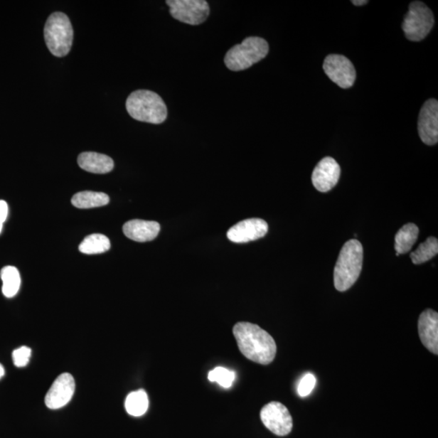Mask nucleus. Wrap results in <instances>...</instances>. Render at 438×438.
I'll use <instances>...</instances> for the list:
<instances>
[{"label":"nucleus","mask_w":438,"mask_h":438,"mask_svg":"<svg viewBox=\"0 0 438 438\" xmlns=\"http://www.w3.org/2000/svg\"><path fill=\"white\" fill-rule=\"evenodd\" d=\"M126 109L132 118L141 122L160 124L167 117V108L162 97L151 90L132 92L127 99Z\"/></svg>","instance_id":"7ed1b4c3"},{"label":"nucleus","mask_w":438,"mask_h":438,"mask_svg":"<svg viewBox=\"0 0 438 438\" xmlns=\"http://www.w3.org/2000/svg\"><path fill=\"white\" fill-rule=\"evenodd\" d=\"M9 215V206L4 201H0V225H3Z\"/></svg>","instance_id":"a878e982"},{"label":"nucleus","mask_w":438,"mask_h":438,"mask_svg":"<svg viewBox=\"0 0 438 438\" xmlns=\"http://www.w3.org/2000/svg\"><path fill=\"white\" fill-rule=\"evenodd\" d=\"M3 229V225H0V233H1Z\"/></svg>","instance_id":"c85d7f7f"},{"label":"nucleus","mask_w":438,"mask_h":438,"mask_svg":"<svg viewBox=\"0 0 438 438\" xmlns=\"http://www.w3.org/2000/svg\"><path fill=\"white\" fill-rule=\"evenodd\" d=\"M420 338L432 353L438 354V314L433 309H426L418 321Z\"/></svg>","instance_id":"4468645a"},{"label":"nucleus","mask_w":438,"mask_h":438,"mask_svg":"<svg viewBox=\"0 0 438 438\" xmlns=\"http://www.w3.org/2000/svg\"><path fill=\"white\" fill-rule=\"evenodd\" d=\"M316 384V378L313 373H308L299 381L297 392L299 396L304 397L312 393Z\"/></svg>","instance_id":"b1692460"},{"label":"nucleus","mask_w":438,"mask_h":438,"mask_svg":"<svg viewBox=\"0 0 438 438\" xmlns=\"http://www.w3.org/2000/svg\"><path fill=\"white\" fill-rule=\"evenodd\" d=\"M44 38L50 53L57 57L70 53L73 43V28L68 16L60 11L51 14L46 22Z\"/></svg>","instance_id":"39448f33"},{"label":"nucleus","mask_w":438,"mask_h":438,"mask_svg":"<svg viewBox=\"0 0 438 438\" xmlns=\"http://www.w3.org/2000/svg\"><path fill=\"white\" fill-rule=\"evenodd\" d=\"M108 195L99 192L84 191L75 194L72 204L79 209H91L105 206L109 203Z\"/></svg>","instance_id":"a211bd4d"},{"label":"nucleus","mask_w":438,"mask_h":438,"mask_svg":"<svg viewBox=\"0 0 438 438\" xmlns=\"http://www.w3.org/2000/svg\"><path fill=\"white\" fill-rule=\"evenodd\" d=\"M265 426L275 435L284 437L292 430V417L288 409L279 402H270L261 411Z\"/></svg>","instance_id":"6e6552de"},{"label":"nucleus","mask_w":438,"mask_h":438,"mask_svg":"<svg viewBox=\"0 0 438 438\" xmlns=\"http://www.w3.org/2000/svg\"><path fill=\"white\" fill-rule=\"evenodd\" d=\"M418 132L425 145H436L438 141V102L436 100L426 101L420 110Z\"/></svg>","instance_id":"9d476101"},{"label":"nucleus","mask_w":438,"mask_h":438,"mask_svg":"<svg viewBox=\"0 0 438 438\" xmlns=\"http://www.w3.org/2000/svg\"><path fill=\"white\" fill-rule=\"evenodd\" d=\"M238 348L247 359L267 365L270 364L277 353L274 339L257 325L250 322H239L233 328Z\"/></svg>","instance_id":"f257e3e1"},{"label":"nucleus","mask_w":438,"mask_h":438,"mask_svg":"<svg viewBox=\"0 0 438 438\" xmlns=\"http://www.w3.org/2000/svg\"><path fill=\"white\" fill-rule=\"evenodd\" d=\"M149 407V399L146 392L144 390L132 392L125 401L127 412L131 416L141 417L145 414Z\"/></svg>","instance_id":"aec40b11"},{"label":"nucleus","mask_w":438,"mask_h":438,"mask_svg":"<svg viewBox=\"0 0 438 438\" xmlns=\"http://www.w3.org/2000/svg\"><path fill=\"white\" fill-rule=\"evenodd\" d=\"M437 253L438 240L435 237H429L420 244L416 251L411 253V259L414 264L420 265L429 261Z\"/></svg>","instance_id":"4be33fe9"},{"label":"nucleus","mask_w":438,"mask_h":438,"mask_svg":"<svg viewBox=\"0 0 438 438\" xmlns=\"http://www.w3.org/2000/svg\"><path fill=\"white\" fill-rule=\"evenodd\" d=\"M340 173L341 169L333 158L326 157L321 159L313 172L314 186L321 193L331 191L338 183Z\"/></svg>","instance_id":"ddd939ff"},{"label":"nucleus","mask_w":438,"mask_h":438,"mask_svg":"<svg viewBox=\"0 0 438 438\" xmlns=\"http://www.w3.org/2000/svg\"><path fill=\"white\" fill-rule=\"evenodd\" d=\"M4 375V367L1 365V364H0V379H1Z\"/></svg>","instance_id":"cd10ccee"},{"label":"nucleus","mask_w":438,"mask_h":438,"mask_svg":"<svg viewBox=\"0 0 438 438\" xmlns=\"http://www.w3.org/2000/svg\"><path fill=\"white\" fill-rule=\"evenodd\" d=\"M173 18L191 26L203 24L210 15L208 3L204 0H167Z\"/></svg>","instance_id":"0eeeda50"},{"label":"nucleus","mask_w":438,"mask_h":438,"mask_svg":"<svg viewBox=\"0 0 438 438\" xmlns=\"http://www.w3.org/2000/svg\"><path fill=\"white\" fill-rule=\"evenodd\" d=\"M31 356V349L27 347H21L16 349L13 353V360L16 367L22 368L28 365Z\"/></svg>","instance_id":"393cba45"},{"label":"nucleus","mask_w":438,"mask_h":438,"mask_svg":"<svg viewBox=\"0 0 438 438\" xmlns=\"http://www.w3.org/2000/svg\"><path fill=\"white\" fill-rule=\"evenodd\" d=\"M268 53L269 44L266 40L249 37L228 51L224 58L225 65L230 71H243L263 60Z\"/></svg>","instance_id":"20e7f679"},{"label":"nucleus","mask_w":438,"mask_h":438,"mask_svg":"<svg viewBox=\"0 0 438 438\" xmlns=\"http://www.w3.org/2000/svg\"><path fill=\"white\" fill-rule=\"evenodd\" d=\"M351 3L356 6H363L367 4L368 1H366V0H353Z\"/></svg>","instance_id":"bb28decb"},{"label":"nucleus","mask_w":438,"mask_h":438,"mask_svg":"<svg viewBox=\"0 0 438 438\" xmlns=\"http://www.w3.org/2000/svg\"><path fill=\"white\" fill-rule=\"evenodd\" d=\"M419 235V228L416 224L405 225L395 235V250L399 255H405L412 250L416 243Z\"/></svg>","instance_id":"f3484780"},{"label":"nucleus","mask_w":438,"mask_h":438,"mask_svg":"<svg viewBox=\"0 0 438 438\" xmlns=\"http://www.w3.org/2000/svg\"><path fill=\"white\" fill-rule=\"evenodd\" d=\"M76 384L71 374L63 373L50 386L45 397L46 405L50 409H59L71 401Z\"/></svg>","instance_id":"f8f14e48"},{"label":"nucleus","mask_w":438,"mask_h":438,"mask_svg":"<svg viewBox=\"0 0 438 438\" xmlns=\"http://www.w3.org/2000/svg\"><path fill=\"white\" fill-rule=\"evenodd\" d=\"M111 249V242L106 235L93 234L85 237L79 246V251L85 255H100Z\"/></svg>","instance_id":"6ab92c4d"},{"label":"nucleus","mask_w":438,"mask_h":438,"mask_svg":"<svg viewBox=\"0 0 438 438\" xmlns=\"http://www.w3.org/2000/svg\"><path fill=\"white\" fill-rule=\"evenodd\" d=\"M123 232L129 239L143 243L157 237L160 225L157 222L134 219L124 225Z\"/></svg>","instance_id":"2eb2a0df"},{"label":"nucleus","mask_w":438,"mask_h":438,"mask_svg":"<svg viewBox=\"0 0 438 438\" xmlns=\"http://www.w3.org/2000/svg\"><path fill=\"white\" fill-rule=\"evenodd\" d=\"M268 232V224L261 218H249L235 224L228 232V238L234 243H247L261 239Z\"/></svg>","instance_id":"9b49d317"},{"label":"nucleus","mask_w":438,"mask_h":438,"mask_svg":"<svg viewBox=\"0 0 438 438\" xmlns=\"http://www.w3.org/2000/svg\"><path fill=\"white\" fill-rule=\"evenodd\" d=\"M1 279L3 281L2 292L7 298H11L16 295L21 287V275L14 267H5L2 269Z\"/></svg>","instance_id":"412c9836"},{"label":"nucleus","mask_w":438,"mask_h":438,"mask_svg":"<svg viewBox=\"0 0 438 438\" xmlns=\"http://www.w3.org/2000/svg\"><path fill=\"white\" fill-rule=\"evenodd\" d=\"M78 163L80 169L95 174H107L114 169V161L111 157L96 152L80 154Z\"/></svg>","instance_id":"dca6fc26"},{"label":"nucleus","mask_w":438,"mask_h":438,"mask_svg":"<svg viewBox=\"0 0 438 438\" xmlns=\"http://www.w3.org/2000/svg\"><path fill=\"white\" fill-rule=\"evenodd\" d=\"M364 251L359 240H351L340 251L333 272L334 287L339 292H346L355 284L362 270Z\"/></svg>","instance_id":"f03ea898"},{"label":"nucleus","mask_w":438,"mask_h":438,"mask_svg":"<svg viewBox=\"0 0 438 438\" xmlns=\"http://www.w3.org/2000/svg\"><path fill=\"white\" fill-rule=\"evenodd\" d=\"M434 25V16L427 6L420 1L412 2L403 20L402 28L405 36L412 42L422 41Z\"/></svg>","instance_id":"423d86ee"},{"label":"nucleus","mask_w":438,"mask_h":438,"mask_svg":"<svg viewBox=\"0 0 438 438\" xmlns=\"http://www.w3.org/2000/svg\"><path fill=\"white\" fill-rule=\"evenodd\" d=\"M235 373L223 367L215 368L209 373L208 378L212 383H217L223 388H230L233 385Z\"/></svg>","instance_id":"5701e85b"},{"label":"nucleus","mask_w":438,"mask_h":438,"mask_svg":"<svg viewBox=\"0 0 438 438\" xmlns=\"http://www.w3.org/2000/svg\"><path fill=\"white\" fill-rule=\"evenodd\" d=\"M324 70L328 78L340 88H351L356 82L355 67L353 63L343 55H328L324 60Z\"/></svg>","instance_id":"1a4fd4ad"}]
</instances>
